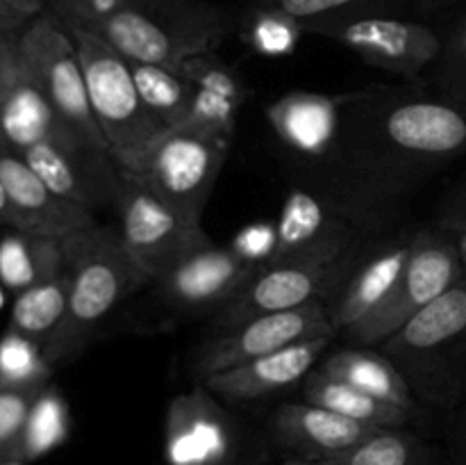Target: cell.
I'll list each match as a JSON object with an SVG mask.
<instances>
[{
	"instance_id": "6da1fadb",
	"label": "cell",
	"mask_w": 466,
	"mask_h": 465,
	"mask_svg": "<svg viewBox=\"0 0 466 465\" xmlns=\"http://www.w3.org/2000/svg\"><path fill=\"white\" fill-rule=\"evenodd\" d=\"M466 149V105L369 89L346 96L335 149L323 167L341 176V203L362 214L394 199Z\"/></svg>"
},
{
	"instance_id": "7a4b0ae2",
	"label": "cell",
	"mask_w": 466,
	"mask_h": 465,
	"mask_svg": "<svg viewBox=\"0 0 466 465\" xmlns=\"http://www.w3.org/2000/svg\"><path fill=\"white\" fill-rule=\"evenodd\" d=\"M68 276V305L62 324L41 349L50 367L73 363L107 315L150 285L123 244L118 228H82L59 240Z\"/></svg>"
},
{
	"instance_id": "3957f363",
	"label": "cell",
	"mask_w": 466,
	"mask_h": 465,
	"mask_svg": "<svg viewBox=\"0 0 466 465\" xmlns=\"http://www.w3.org/2000/svg\"><path fill=\"white\" fill-rule=\"evenodd\" d=\"M237 26L230 9L208 0H130L94 32L132 62L180 71L189 57L217 53Z\"/></svg>"
},
{
	"instance_id": "277c9868",
	"label": "cell",
	"mask_w": 466,
	"mask_h": 465,
	"mask_svg": "<svg viewBox=\"0 0 466 465\" xmlns=\"http://www.w3.org/2000/svg\"><path fill=\"white\" fill-rule=\"evenodd\" d=\"M68 27V26H66ZM85 73L91 112L114 167L139 173L153 146L171 128L164 126L141 98L127 57L105 36L86 27H68Z\"/></svg>"
},
{
	"instance_id": "5b68a950",
	"label": "cell",
	"mask_w": 466,
	"mask_h": 465,
	"mask_svg": "<svg viewBox=\"0 0 466 465\" xmlns=\"http://www.w3.org/2000/svg\"><path fill=\"white\" fill-rule=\"evenodd\" d=\"M414 397L449 408L466 395V278L380 345Z\"/></svg>"
},
{
	"instance_id": "8992f818",
	"label": "cell",
	"mask_w": 466,
	"mask_h": 465,
	"mask_svg": "<svg viewBox=\"0 0 466 465\" xmlns=\"http://www.w3.org/2000/svg\"><path fill=\"white\" fill-rule=\"evenodd\" d=\"M268 445L267 433L237 418L203 383L173 397L167 408L168 465H264Z\"/></svg>"
},
{
	"instance_id": "52a82bcc",
	"label": "cell",
	"mask_w": 466,
	"mask_h": 465,
	"mask_svg": "<svg viewBox=\"0 0 466 465\" xmlns=\"http://www.w3.org/2000/svg\"><path fill=\"white\" fill-rule=\"evenodd\" d=\"M112 205L118 214V235L150 283L167 276L191 253L214 244L203 223L182 217L135 173L118 171Z\"/></svg>"
},
{
	"instance_id": "ba28073f",
	"label": "cell",
	"mask_w": 466,
	"mask_h": 465,
	"mask_svg": "<svg viewBox=\"0 0 466 465\" xmlns=\"http://www.w3.org/2000/svg\"><path fill=\"white\" fill-rule=\"evenodd\" d=\"M466 278L462 258L444 231H419L408 255L403 274L394 290L369 317L341 333L344 342L355 346H380L405 326L426 305Z\"/></svg>"
},
{
	"instance_id": "9c48e42d",
	"label": "cell",
	"mask_w": 466,
	"mask_h": 465,
	"mask_svg": "<svg viewBox=\"0 0 466 465\" xmlns=\"http://www.w3.org/2000/svg\"><path fill=\"white\" fill-rule=\"evenodd\" d=\"M18 50L27 73L59 119L98 153L109 155L91 112L85 73L66 23L46 9L18 35Z\"/></svg>"
},
{
	"instance_id": "30bf717a",
	"label": "cell",
	"mask_w": 466,
	"mask_h": 465,
	"mask_svg": "<svg viewBox=\"0 0 466 465\" xmlns=\"http://www.w3.org/2000/svg\"><path fill=\"white\" fill-rule=\"evenodd\" d=\"M230 146L189 128H171L153 146L135 176L182 217L203 223L205 205L212 196Z\"/></svg>"
},
{
	"instance_id": "8fae6325",
	"label": "cell",
	"mask_w": 466,
	"mask_h": 465,
	"mask_svg": "<svg viewBox=\"0 0 466 465\" xmlns=\"http://www.w3.org/2000/svg\"><path fill=\"white\" fill-rule=\"evenodd\" d=\"M360 255L362 249L355 246L349 253L326 263L267 264L250 276L235 299L228 301L209 317V326L212 331H223L259 315L282 313L312 301L328 299L349 278Z\"/></svg>"
},
{
	"instance_id": "7c38bea8",
	"label": "cell",
	"mask_w": 466,
	"mask_h": 465,
	"mask_svg": "<svg viewBox=\"0 0 466 465\" xmlns=\"http://www.w3.org/2000/svg\"><path fill=\"white\" fill-rule=\"evenodd\" d=\"M303 27L305 35L328 36L364 62L403 78H417L444 53V39L435 27L391 14L332 18Z\"/></svg>"
},
{
	"instance_id": "4fadbf2b",
	"label": "cell",
	"mask_w": 466,
	"mask_h": 465,
	"mask_svg": "<svg viewBox=\"0 0 466 465\" xmlns=\"http://www.w3.org/2000/svg\"><path fill=\"white\" fill-rule=\"evenodd\" d=\"M328 333L337 336L332 331L326 299L312 301L300 308L246 319V322L223 328V331H214V336L205 340L194 360L196 378L200 383L212 374L239 367V365L285 349L296 342L312 340V337L328 336Z\"/></svg>"
},
{
	"instance_id": "5bb4252c",
	"label": "cell",
	"mask_w": 466,
	"mask_h": 465,
	"mask_svg": "<svg viewBox=\"0 0 466 465\" xmlns=\"http://www.w3.org/2000/svg\"><path fill=\"white\" fill-rule=\"evenodd\" d=\"M362 214L332 196L291 190L276 222V251L268 264L326 263L358 244Z\"/></svg>"
},
{
	"instance_id": "9a60e30c",
	"label": "cell",
	"mask_w": 466,
	"mask_h": 465,
	"mask_svg": "<svg viewBox=\"0 0 466 465\" xmlns=\"http://www.w3.org/2000/svg\"><path fill=\"white\" fill-rule=\"evenodd\" d=\"M258 267L230 246L209 244L155 281L159 304L176 315H209L232 301Z\"/></svg>"
},
{
	"instance_id": "2e32d148",
	"label": "cell",
	"mask_w": 466,
	"mask_h": 465,
	"mask_svg": "<svg viewBox=\"0 0 466 465\" xmlns=\"http://www.w3.org/2000/svg\"><path fill=\"white\" fill-rule=\"evenodd\" d=\"M376 429L309 401H285L271 413L267 436L287 459L330 460Z\"/></svg>"
},
{
	"instance_id": "e0dca14e",
	"label": "cell",
	"mask_w": 466,
	"mask_h": 465,
	"mask_svg": "<svg viewBox=\"0 0 466 465\" xmlns=\"http://www.w3.org/2000/svg\"><path fill=\"white\" fill-rule=\"evenodd\" d=\"M0 181L16 210L23 235L64 240L96 223L91 210L55 194L21 155L5 146H0Z\"/></svg>"
},
{
	"instance_id": "ac0fdd59",
	"label": "cell",
	"mask_w": 466,
	"mask_h": 465,
	"mask_svg": "<svg viewBox=\"0 0 466 465\" xmlns=\"http://www.w3.org/2000/svg\"><path fill=\"white\" fill-rule=\"evenodd\" d=\"M335 337L337 336L328 333V336L312 337V340L296 342V345L250 360L239 367L212 374L200 383L226 404H248V401L264 399V397L276 395V392L303 381L321 363L326 349L335 342Z\"/></svg>"
},
{
	"instance_id": "d6986e66",
	"label": "cell",
	"mask_w": 466,
	"mask_h": 465,
	"mask_svg": "<svg viewBox=\"0 0 466 465\" xmlns=\"http://www.w3.org/2000/svg\"><path fill=\"white\" fill-rule=\"evenodd\" d=\"M414 235L417 232L394 237L382 242L373 251L367 253L362 251L349 278L341 283L335 294L328 296V313L337 337L369 317L390 296L408 263Z\"/></svg>"
},
{
	"instance_id": "ffe728a7",
	"label": "cell",
	"mask_w": 466,
	"mask_h": 465,
	"mask_svg": "<svg viewBox=\"0 0 466 465\" xmlns=\"http://www.w3.org/2000/svg\"><path fill=\"white\" fill-rule=\"evenodd\" d=\"M182 76L194 87V100L185 121L177 128L203 132L232 144L237 128V114L241 105L250 98V89L239 73L217 57V53H205L189 57L180 68Z\"/></svg>"
},
{
	"instance_id": "44dd1931",
	"label": "cell",
	"mask_w": 466,
	"mask_h": 465,
	"mask_svg": "<svg viewBox=\"0 0 466 465\" xmlns=\"http://www.w3.org/2000/svg\"><path fill=\"white\" fill-rule=\"evenodd\" d=\"M346 96L291 91L268 105V123L296 158L326 164L335 149Z\"/></svg>"
},
{
	"instance_id": "7402d4cb",
	"label": "cell",
	"mask_w": 466,
	"mask_h": 465,
	"mask_svg": "<svg viewBox=\"0 0 466 465\" xmlns=\"http://www.w3.org/2000/svg\"><path fill=\"white\" fill-rule=\"evenodd\" d=\"M317 369L328 377L341 378V381L350 383V386L360 388V390L369 392L378 399L410 410H419V399L414 397L412 388L382 349L378 351L373 346L346 345L332 354L323 356Z\"/></svg>"
},
{
	"instance_id": "603a6c76",
	"label": "cell",
	"mask_w": 466,
	"mask_h": 465,
	"mask_svg": "<svg viewBox=\"0 0 466 465\" xmlns=\"http://www.w3.org/2000/svg\"><path fill=\"white\" fill-rule=\"evenodd\" d=\"M303 399L371 429H405L419 413V410L378 399L341 378L319 372L317 367L303 378Z\"/></svg>"
},
{
	"instance_id": "cb8c5ba5",
	"label": "cell",
	"mask_w": 466,
	"mask_h": 465,
	"mask_svg": "<svg viewBox=\"0 0 466 465\" xmlns=\"http://www.w3.org/2000/svg\"><path fill=\"white\" fill-rule=\"evenodd\" d=\"M68 305V276L64 274L55 278L35 283L27 290L18 292L9 313V331L27 337L44 349L53 333L62 324Z\"/></svg>"
},
{
	"instance_id": "d4e9b609",
	"label": "cell",
	"mask_w": 466,
	"mask_h": 465,
	"mask_svg": "<svg viewBox=\"0 0 466 465\" xmlns=\"http://www.w3.org/2000/svg\"><path fill=\"white\" fill-rule=\"evenodd\" d=\"M59 274H64L59 240L12 232L0 242V281L14 294Z\"/></svg>"
},
{
	"instance_id": "484cf974",
	"label": "cell",
	"mask_w": 466,
	"mask_h": 465,
	"mask_svg": "<svg viewBox=\"0 0 466 465\" xmlns=\"http://www.w3.org/2000/svg\"><path fill=\"white\" fill-rule=\"evenodd\" d=\"M332 465H441L435 447L405 429H376L362 442L335 456Z\"/></svg>"
},
{
	"instance_id": "4316f807",
	"label": "cell",
	"mask_w": 466,
	"mask_h": 465,
	"mask_svg": "<svg viewBox=\"0 0 466 465\" xmlns=\"http://www.w3.org/2000/svg\"><path fill=\"white\" fill-rule=\"evenodd\" d=\"M132 78L144 98L146 108L167 128H177L187 119L194 100V87L180 71L159 67V64L132 62Z\"/></svg>"
},
{
	"instance_id": "83f0119b",
	"label": "cell",
	"mask_w": 466,
	"mask_h": 465,
	"mask_svg": "<svg viewBox=\"0 0 466 465\" xmlns=\"http://www.w3.org/2000/svg\"><path fill=\"white\" fill-rule=\"evenodd\" d=\"M237 32L253 53L282 57V55L294 53L300 36L305 35V27L296 18L287 16L278 9L250 5L239 16Z\"/></svg>"
},
{
	"instance_id": "f1b7e54d",
	"label": "cell",
	"mask_w": 466,
	"mask_h": 465,
	"mask_svg": "<svg viewBox=\"0 0 466 465\" xmlns=\"http://www.w3.org/2000/svg\"><path fill=\"white\" fill-rule=\"evenodd\" d=\"M250 5L278 9L296 18L300 26L332 18L367 16V14H391L403 5V0H250Z\"/></svg>"
},
{
	"instance_id": "f546056e",
	"label": "cell",
	"mask_w": 466,
	"mask_h": 465,
	"mask_svg": "<svg viewBox=\"0 0 466 465\" xmlns=\"http://www.w3.org/2000/svg\"><path fill=\"white\" fill-rule=\"evenodd\" d=\"M50 372L41 346L7 328L0 340V388L46 386Z\"/></svg>"
},
{
	"instance_id": "4dcf8cb0",
	"label": "cell",
	"mask_w": 466,
	"mask_h": 465,
	"mask_svg": "<svg viewBox=\"0 0 466 465\" xmlns=\"http://www.w3.org/2000/svg\"><path fill=\"white\" fill-rule=\"evenodd\" d=\"M66 431L68 422L64 404L53 392L44 390L39 399H36L30 418H27L25 433H23L21 442V456L18 459L25 463V460H35L39 456L48 454L53 447H57L66 438Z\"/></svg>"
},
{
	"instance_id": "1f68e13d",
	"label": "cell",
	"mask_w": 466,
	"mask_h": 465,
	"mask_svg": "<svg viewBox=\"0 0 466 465\" xmlns=\"http://www.w3.org/2000/svg\"><path fill=\"white\" fill-rule=\"evenodd\" d=\"M46 386L0 388V465L21 460V442L27 418Z\"/></svg>"
},
{
	"instance_id": "d6a6232c",
	"label": "cell",
	"mask_w": 466,
	"mask_h": 465,
	"mask_svg": "<svg viewBox=\"0 0 466 465\" xmlns=\"http://www.w3.org/2000/svg\"><path fill=\"white\" fill-rule=\"evenodd\" d=\"M130 0H55L50 12L57 14L68 27H86L96 30L103 21L118 12Z\"/></svg>"
},
{
	"instance_id": "836d02e7",
	"label": "cell",
	"mask_w": 466,
	"mask_h": 465,
	"mask_svg": "<svg viewBox=\"0 0 466 465\" xmlns=\"http://www.w3.org/2000/svg\"><path fill=\"white\" fill-rule=\"evenodd\" d=\"M230 249L253 267H267L276 251V223H255L246 228L235 237Z\"/></svg>"
},
{
	"instance_id": "e575fe53",
	"label": "cell",
	"mask_w": 466,
	"mask_h": 465,
	"mask_svg": "<svg viewBox=\"0 0 466 465\" xmlns=\"http://www.w3.org/2000/svg\"><path fill=\"white\" fill-rule=\"evenodd\" d=\"M444 78L451 96L460 105L466 103V18L453 30L449 41H444Z\"/></svg>"
},
{
	"instance_id": "d590c367",
	"label": "cell",
	"mask_w": 466,
	"mask_h": 465,
	"mask_svg": "<svg viewBox=\"0 0 466 465\" xmlns=\"http://www.w3.org/2000/svg\"><path fill=\"white\" fill-rule=\"evenodd\" d=\"M46 9V0H0V32L21 35Z\"/></svg>"
},
{
	"instance_id": "8d00e7d4",
	"label": "cell",
	"mask_w": 466,
	"mask_h": 465,
	"mask_svg": "<svg viewBox=\"0 0 466 465\" xmlns=\"http://www.w3.org/2000/svg\"><path fill=\"white\" fill-rule=\"evenodd\" d=\"M21 71V50H18V35L0 32V98L12 85L14 78Z\"/></svg>"
},
{
	"instance_id": "74e56055",
	"label": "cell",
	"mask_w": 466,
	"mask_h": 465,
	"mask_svg": "<svg viewBox=\"0 0 466 465\" xmlns=\"http://www.w3.org/2000/svg\"><path fill=\"white\" fill-rule=\"evenodd\" d=\"M444 232H449L451 240L455 242L460 251V258H462L464 264V274H466V201L462 203V208L453 214V217L446 222V226L441 228Z\"/></svg>"
},
{
	"instance_id": "f35d334b",
	"label": "cell",
	"mask_w": 466,
	"mask_h": 465,
	"mask_svg": "<svg viewBox=\"0 0 466 465\" xmlns=\"http://www.w3.org/2000/svg\"><path fill=\"white\" fill-rule=\"evenodd\" d=\"M0 228H7V231L18 232V214L16 210H14L12 201H9L3 181H0Z\"/></svg>"
},
{
	"instance_id": "ab89813d",
	"label": "cell",
	"mask_w": 466,
	"mask_h": 465,
	"mask_svg": "<svg viewBox=\"0 0 466 465\" xmlns=\"http://www.w3.org/2000/svg\"><path fill=\"white\" fill-rule=\"evenodd\" d=\"M451 465H466V419L460 427L458 438H455V445H453V460Z\"/></svg>"
},
{
	"instance_id": "60d3db41",
	"label": "cell",
	"mask_w": 466,
	"mask_h": 465,
	"mask_svg": "<svg viewBox=\"0 0 466 465\" xmlns=\"http://www.w3.org/2000/svg\"><path fill=\"white\" fill-rule=\"evenodd\" d=\"M282 465H332L328 460H303V459H285Z\"/></svg>"
},
{
	"instance_id": "b9f144b4",
	"label": "cell",
	"mask_w": 466,
	"mask_h": 465,
	"mask_svg": "<svg viewBox=\"0 0 466 465\" xmlns=\"http://www.w3.org/2000/svg\"><path fill=\"white\" fill-rule=\"evenodd\" d=\"M5 465H23V460H9V463H5Z\"/></svg>"
},
{
	"instance_id": "7bdbcfd3",
	"label": "cell",
	"mask_w": 466,
	"mask_h": 465,
	"mask_svg": "<svg viewBox=\"0 0 466 465\" xmlns=\"http://www.w3.org/2000/svg\"><path fill=\"white\" fill-rule=\"evenodd\" d=\"M55 3V0H46V5H48V7H50V5H53Z\"/></svg>"
}]
</instances>
